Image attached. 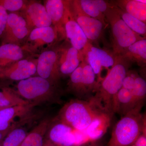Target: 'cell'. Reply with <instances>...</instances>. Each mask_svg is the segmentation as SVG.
Wrapping results in <instances>:
<instances>
[{
	"mask_svg": "<svg viewBox=\"0 0 146 146\" xmlns=\"http://www.w3.org/2000/svg\"><path fill=\"white\" fill-rule=\"evenodd\" d=\"M63 22L65 34L70 41L72 46L83 52L89 42L73 17L70 1H68Z\"/></svg>",
	"mask_w": 146,
	"mask_h": 146,
	"instance_id": "obj_12",
	"label": "cell"
},
{
	"mask_svg": "<svg viewBox=\"0 0 146 146\" xmlns=\"http://www.w3.org/2000/svg\"><path fill=\"white\" fill-rule=\"evenodd\" d=\"M58 32L52 26L33 29L24 42L21 48L24 52L39 55L54 44Z\"/></svg>",
	"mask_w": 146,
	"mask_h": 146,
	"instance_id": "obj_6",
	"label": "cell"
},
{
	"mask_svg": "<svg viewBox=\"0 0 146 146\" xmlns=\"http://www.w3.org/2000/svg\"><path fill=\"white\" fill-rule=\"evenodd\" d=\"M58 86L39 77L32 76L19 81L16 93L23 99L36 105L42 103H61Z\"/></svg>",
	"mask_w": 146,
	"mask_h": 146,
	"instance_id": "obj_3",
	"label": "cell"
},
{
	"mask_svg": "<svg viewBox=\"0 0 146 146\" xmlns=\"http://www.w3.org/2000/svg\"><path fill=\"white\" fill-rule=\"evenodd\" d=\"M112 29L114 51L122 54L125 50L138 40L144 39L131 29L118 14L115 9L111 7L104 13Z\"/></svg>",
	"mask_w": 146,
	"mask_h": 146,
	"instance_id": "obj_5",
	"label": "cell"
},
{
	"mask_svg": "<svg viewBox=\"0 0 146 146\" xmlns=\"http://www.w3.org/2000/svg\"><path fill=\"white\" fill-rule=\"evenodd\" d=\"M146 127V115L131 111L122 117L115 125L105 146H131Z\"/></svg>",
	"mask_w": 146,
	"mask_h": 146,
	"instance_id": "obj_4",
	"label": "cell"
},
{
	"mask_svg": "<svg viewBox=\"0 0 146 146\" xmlns=\"http://www.w3.org/2000/svg\"><path fill=\"white\" fill-rule=\"evenodd\" d=\"M137 75L128 72L123 81L122 88L131 91L134 86L135 80Z\"/></svg>",
	"mask_w": 146,
	"mask_h": 146,
	"instance_id": "obj_32",
	"label": "cell"
},
{
	"mask_svg": "<svg viewBox=\"0 0 146 146\" xmlns=\"http://www.w3.org/2000/svg\"><path fill=\"white\" fill-rule=\"evenodd\" d=\"M29 133L22 127L15 128L9 131L2 141V146H21Z\"/></svg>",
	"mask_w": 146,
	"mask_h": 146,
	"instance_id": "obj_28",
	"label": "cell"
},
{
	"mask_svg": "<svg viewBox=\"0 0 146 146\" xmlns=\"http://www.w3.org/2000/svg\"><path fill=\"white\" fill-rule=\"evenodd\" d=\"M36 72V63L23 59L11 65L0 68V79L21 81L33 76Z\"/></svg>",
	"mask_w": 146,
	"mask_h": 146,
	"instance_id": "obj_14",
	"label": "cell"
},
{
	"mask_svg": "<svg viewBox=\"0 0 146 146\" xmlns=\"http://www.w3.org/2000/svg\"><path fill=\"white\" fill-rule=\"evenodd\" d=\"M57 146L55 144L51 142H50L48 140H47L44 143V146Z\"/></svg>",
	"mask_w": 146,
	"mask_h": 146,
	"instance_id": "obj_38",
	"label": "cell"
},
{
	"mask_svg": "<svg viewBox=\"0 0 146 146\" xmlns=\"http://www.w3.org/2000/svg\"><path fill=\"white\" fill-rule=\"evenodd\" d=\"M24 51L19 45L2 44L0 46V68H4L24 59Z\"/></svg>",
	"mask_w": 146,
	"mask_h": 146,
	"instance_id": "obj_20",
	"label": "cell"
},
{
	"mask_svg": "<svg viewBox=\"0 0 146 146\" xmlns=\"http://www.w3.org/2000/svg\"><path fill=\"white\" fill-rule=\"evenodd\" d=\"M2 141L1 142H0V146H2Z\"/></svg>",
	"mask_w": 146,
	"mask_h": 146,
	"instance_id": "obj_39",
	"label": "cell"
},
{
	"mask_svg": "<svg viewBox=\"0 0 146 146\" xmlns=\"http://www.w3.org/2000/svg\"><path fill=\"white\" fill-rule=\"evenodd\" d=\"M27 3V2L23 0H0V5L7 11H10L11 13L23 10Z\"/></svg>",
	"mask_w": 146,
	"mask_h": 146,
	"instance_id": "obj_31",
	"label": "cell"
},
{
	"mask_svg": "<svg viewBox=\"0 0 146 146\" xmlns=\"http://www.w3.org/2000/svg\"><path fill=\"white\" fill-rule=\"evenodd\" d=\"M70 6L73 17L89 41H96L99 39L102 33L104 24L99 20L89 17L84 13L78 1L70 2Z\"/></svg>",
	"mask_w": 146,
	"mask_h": 146,
	"instance_id": "obj_9",
	"label": "cell"
},
{
	"mask_svg": "<svg viewBox=\"0 0 146 146\" xmlns=\"http://www.w3.org/2000/svg\"><path fill=\"white\" fill-rule=\"evenodd\" d=\"M112 116L104 112L96 118L86 129L87 138L91 141L100 140L106 133Z\"/></svg>",
	"mask_w": 146,
	"mask_h": 146,
	"instance_id": "obj_21",
	"label": "cell"
},
{
	"mask_svg": "<svg viewBox=\"0 0 146 146\" xmlns=\"http://www.w3.org/2000/svg\"><path fill=\"white\" fill-rule=\"evenodd\" d=\"M36 106L30 103L1 110L0 131L11 130L27 122L33 117V110Z\"/></svg>",
	"mask_w": 146,
	"mask_h": 146,
	"instance_id": "obj_7",
	"label": "cell"
},
{
	"mask_svg": "<svg viewBox=\"0 0 146 146\" xmlns=\"http://www.w3.org/2000/svg\"><path fill=\"white\" fill-rule=\"evenodd\" d=\"M82 65V83L88 100L92 93L96 92L100 83L96 80V75L93 69L86 61L83 60Z\"/></svg>",
	"mask_w": 146,
	"mask_h": 146,
	"instance_id": "obj_23",
	"label": "cell"
},
{
	"mask_svg": "<svg viewBox=\"0 0 146 146\" xmlns=\"http://www.w3.org/2000/svg\"><path fill=\"white\" fill-rule=\"evenodd\" d=\"M104 112L92 96L88 100H71L63 106L56 118L74 130L82 131Z\"/></svg>",
	"mask_w": 146,
	"mask_h": 146,
	"instance_id": "obj_1",
	"label": "cell"
},
{
	"mask_svg": "<svg viewBox=\"0 0 146 146\" xmlns=\"http://www.w3.org/2000/svg\"><path fill=\"white\" fill-rule=\"evenodd\" d=\"M78 2L82 10L85 14L91 18L99 20L105 25L104 14L98 10L94 4L91 2V0H80L78 1Z\"/></svg>",
	"mask_w": 146,
	"mask_h": 146,
	"instance_id": "obj_30",
	"label": "cell"
},
{
	"mask_svg": "<svg viewBox=\"0 0 146 146\" xmlns=\"http://www.w3.org/2000/svg\"><path fill=\"white\" fill-rule=\"evenodd\" d=\"M58 56V65L60 76L70 75L84 60L82 53L73 47L62 50Z\"/></svg>",
	"mask_w": 146,
	"mask_h": 146,
	"instance_id": "obj_16",
	"label": "cell"
},
{
	"mask_svg": "<svg viewBox=\"0 0 146 146\" xmlns=\"http://www.w3.org/2000/svg\"><path fill=\"white\" fill-rule=\"evenodd\" d=\"M133 96L131 91L121 88L113 100L112 110L114 114L122 117L134 110Z\"/></svg>",
	"mask_w": 146,
	"mask_h": 146,
	"instance_id": "obj_19",
	"label": "cell"
},
{
	"mask_svg": "<svg viewBox=\"0 0 146 146\" xmlns=\"http://www.w3.org/2000/svg\"><path fill=\"white\" fill-rule=\"evenodd\" d=\"M31 31L23 16L16 13H8L7 23L2 36V44L19 45L25 42Z\"/></svg>",
	"mask_w": 146,
	"mask_h": 146,
	"instance_id": "obj_8",
	"label": "cell"
},
{
	"mask_svg": "<svg viewBox=\"0 0 146 146\" xmlns=\"http://www.w3.org/2000/svg\"><path fill=\"white\" fill-rule=\"evenodd\" d=\"M82 67L81 63L70 75L69 90L79 100H88L82 83Z\"/></svg>",
	"mask_w": 146,
	"mask_h": 146,
	"instance_id": "obj_26",
	"label": "cell"
},
{
	"mask_svg": "<svg viewBox=\"0 0 146 146\" xmlns=\"http://www.w3.org/2000/svg\"><path fill=\"white\" fill-rule=\"evenodd\" d=\"M38 76L58 86L61 76L58 65V53L48 50L41 53L36 60Z\"/></svg>",
	"mask_w": 146,
	"mask_h": 146,
	"instance_id": "obj_10",
	"label": "cell"
},
{
	"mask_svg": "<svg viewBox=\"0 0 146 146\" xmlns=\"http://www.w3.org/2000/svg\"><path fill=\"white\" fill-rule=\"evenodd\" d=\"M8 16L7 11L0 5V37H2L5 30Z\"/></svg>",
	"mask_w": 146,
	"mask_h": 146,
	"instance_id": "obj_33",
	"label": "cell"
},
{
	"mask_svg": "<svg viewBox=\"0 0 146 146\" xmlns=\"http://www.w3.org/2000/svg\"><path fill=\"white\" fill-rule=\"evenodd\" d=\"M102 143L100 140L97 141H92L91 143L88 146H103Z\"/></svg>",
	"mask_w": 146,
	"mask_h": 146,
	"instance_id": "obj_36",
	"label": "cell"
},
{
	"mask_svg": "<svg viewBox=\"0 0 146 146\" xmlns=\"http://www.w3.org/2000/svg\"><path fill=\"white\" fill-rule=\"evenodd\" d=\"M123 58H115L114 65L101 82L93 98L97 104L104 112L113 116V100L122 87L123 81L128 72V68Z\"/></svg>",
	"mask_w": 146,
	"mask_h": 146,
	"instance_id": "obj_2",
	"label": "cell"
},
{
	"mask_svg": "<svg viewBox=\"0 0 146 146\" xmlns=\"http://www.w3.org/2000/svg\"><path fill=\"white\" fill-rule=\"evenodd\" d=\"M121 56L125 60L137 62L141 66L145 65L146 61V39L138 40L128 47Z\"/></svg>",
	"mask_w": 146,
	"mask_h": 146,
	"instance_id": "obj_22",
	"label": "cell"
},
{
	"mask_svg": "<svg viewBox=\"0 0 146 146\" xmlns=\"http://www.w3.org/2000/svg\"><path fill=\"white\" fill-rule=\"evenodd\" d=\"M91 1L98 10L103 14H104L110 8L107 3L103 0H91Z\"/></svg>",
	"mask_w": 146,
	"mask_h": 146,
	"instance_id": "obj_34",
	"label": "cell"
},
{
	"mask_svg": "<svg viewBox=\"0 0 146 146\" xmlns=\"http://www.w3.org/2000/svg\"><path fill=\"white\" fill-rule=\"evenodd\" d=\"M115 9L122 19L131 29L140 36L146 35V23L126 12H123L119 9Z\"/></svg>",
	"mask_w": 146,
	"mask_h": 146,
	"instance_id": "obj_29",
	"label": "cell"
},
{
	"mask_svg": "<svg viewBox=\"0 0 146 146\" xmlns=\"http://www.w3.org/2000/svg\"><path fill=\"white\" fill-rule=\"evenodd\" d=\"M131 91L134 104L133 111L141 112L146 99V80L143 78L137 76L135 78L134 86Z\"/></svg>",
	"mask_w": 146,
	"mask_h": 146,
	"instance_id": "obj_25",
	"label": "cell"
},
{
	"mask_svg": "<svg viewBox=\"0 0 146 146\" xmlns=\"http://www.w3.org/2000/svg\"><path fill=\"white\" fill-rule=\"evenodd\" d=\"M70 126L58 120H52L47 134L50 142L57 146L78 145V136Z\"/></svg>",
	"mask_w": 146,
	"mask_h": 146,
	"instance_id": "obj_11",
	"label": "cell"
},
{
	"mask_svg": "<svg viewBox=\"0 0 146 146\" xmlns=\"http://www.w3.org/2000/svg\"><path fill=\"white\" fill-rule=\"evenodd\" d=\"M131 146H146V127Z\"/></svg>",
	"mask_w": 146,
	"mask_h": 146,
	"instance_id": "obj_35",
	"label": "cell"
},
{
	"mask_svg": "<svg viewBox=\"0 0 146 146\" xmlns=\"http://www.w3.org/2000/svg\"><path fill=\"white\" fill-rule=\"evenodd\" d=\"M53 119H46L29 132L21 146H43L44 139L46 135Z\"/></svg>",
	"mask_w": 146,
	"mask_h": 146,
	"instance_id": "obj_18",
	"label": "cell"
},
{
	"mask_svg": "<svg viewBox=\"0 0 146 146\" xmlns=\"http://www.w3.org/2000/svg\"><path fill=\"white\" fill-rule=\"evenodd\" d=\"M23 15L29 28L32 31L36 28L52 26V22L47 13L44 5L37 1L29 2L24 9Z\"/></svg>",
	"mask_w": 146,
	"mask_h": 146,
	"instance_id": "obj_15",
	"label": "cell"
},
{
	"mask_svg": "<svg viewBox=\"0 0 146 146\" xmlns=\"http://www.w3.org/2000/svg\"><path fill=\"white\" fill-rule=\"evenodd\" d=\"M30 103L20 96L15 90L8 87L0 89V108H7Z\"/></svg>",
	"mask_w": 146,
	"mask_h": 146,
	"instance_id": "obj_24",
	"label": "cell"
},
{
	"mask_svg": "<svg viewBox=\"0 0 146 146\" xmlns=\"http://www.w3.org/2000/svg\"><path fill=\"white\" fill-rule=\"evenodd\" d=\"M121 3L125 12L146 23V1L129 0Z\"/></svg>",
	"mask_w": 146,
	"mask_h": 146,
	"instance_id": "obj_27",
	"label": "cell"
},
{
	"mask_svg": "<svg viewBox=\"0 0 146 146\" xmlns=\"http://www.w3.org/2000/svg\"><path fill=\"white\" fill-rule=\"evenodd\" d=\"M12 130V129H11ZM11 130H8L5 131H0V142L3 141L4 138L6 136L7 133Z\"/></svg>",
	"mask_w": 146,
	"mask_h": 146,
	"instance_id": "obj_37",
	"label": "cell"
},
{
	"mask_svg": "<svg viewBox=\"0 0 146 146\" xmlns=\"http://www.w3.org/2000/svg\"><path fill=\"white\" fill-rule=\"evenodd\" d=\"M84 58L91 67L96 75L100 80L102 68H112L115 63V58L106 51L92 46L89 43L84 50Z\"/></svg>",
	"mask_w": 146,
	"mask_h": 146,
	"instance_id": "obj_13",
	"label": "cell"
},
{
	"mask_svg": "<svg viewBox=\"0 0 146 146\" xmlns=\"http://www.w3.org/2000/svg\"><path fill=\"white\" fill-rule=\"evenodd\" d=\"M67 3L68 1L62 0H47L44 2V5L51 20L53 26L58 33H65L63 20Z\"/></svg>",
	"mask_w": 146,
	"mask_h": 146,
	"instance_id": "obj_17",
	"label": "cell"
},
{
	"mask_svg": "<svg viewBox=\"0 0 146 146\" xmlns=\"http://www.w3.org/2000/svg\"><path fill=\"white\" fill-rule=\"evenodd\" d=\"M3 108H0V110H1L3 109Z\"/></svg>",
	"mask_w": 146,
	"mask_h": 146,
	"instance_id": "obj_40",
	"label": "cell"
}]
</instances>
